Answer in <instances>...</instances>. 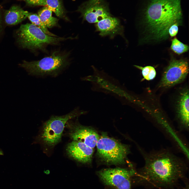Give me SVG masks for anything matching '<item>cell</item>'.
<instances>
[{
  "label": "cell",
  "instance_id": "6da1fadb",
  "mask_svg": "<svg viewBox=\"0 0 189 189\" xmlns=\"http://www.w3.org/2000/svg\"><path fill=\"white\" fill-rule=\"evenodd\" d=\"M144 158L145 165L138 176L142 183L157 188H170L185 176V163L168 151L154 152Z\"/></svg>",
  "mask_w": 189,
  "mask_h": 189
},
{
  "label": "cell",
  "instance_id": "8992f818",
  "mask_svg": "<svg viewBox=\"0 0 189 189\" xmlns=\"http://www.w3.org/2000/svg\"><path fill=\"white\" fill-rule=\"evenodd\" d=\"M96 146L102 159L107 163L116 165L123 164L129 151L128 146L105 135L99 138Z\"/></svg>",
  "mask_w": 189,
  "mask_h": 189
},
{
  "label": "cell",
  "instance_id": "4fadbf2b",
  "mask_svg": "<svg viewBox=\"0 0 189 189\" xmlns=\"http://www.w3.org/2000/svg\"><path fill=\"white\" fill-rule=\"evenodd\" d=\"M177 112L182 125L186 129L189 126V94L186 89L181 93L177 103Z\"/></svg>",
  "mask_w": 189,
  "mask_h": 189
},
{
  "label": "cell",
  "instance_id": "7a4b0ae2",
  "mask_svg": "<svg viewBox=\"0 0 189 189\" xmlns=\"http://www.w3.org/2000/svg\"><path fill=\"white\" fill-rule=\"evenodd\" d=\"M181 0H143L139 10L153 38H167L170 27L182 19Z\"/></svg>",
  "mask_w": 189,
  "mask_h": 189
},
{
  "label": "cell",
  "instance_id": "e0dca14e",
  "mask_svg": "<svg viewBox=\"0 0 189 189\" xmlns=\"http://www.w3.org/2000/svg\"><path fill=\"white\" fill-rule=\"evenodd\" d=\"M28 17L32 24L39 28L46 34L51 36H57L50 32L48 30L47 28L41 22L38 15L35 14L30 13Z\"/></svg>",
  "mask_w": 189,
  "mask_h": 189
},
{
  "label": "cell",
  "instance_id": "52a82bcc",
  "mask_svg": "<svg viewBox=\"0 0 189 189\" xmlns=\"http://www.w3.org/2000/svg\"><path fill=\"white\" fill-rule=\"evenodd\" d=\"M136 172L133 169L117 168L99 171L97 174L105 186L113 189H131L132 177Z\"/></svg>",
  "mask_w": 189,
  "mask_h": 189
},
{
  "label": "cell",
  "instance_id": "d6986e66",
  "mask_svg": "<svg viewBox=\"0 0 189 189\" xmlns=\"http://www.w3.org/2000/svg\"><path fill=\"white\" fill-rule=\"evenodd\" d=\"M134 66L142 71V73L144 78L148 80L153 79L156 75V71L154 67L151 66L142 67L136 65Z\"/></svg>",
  "mask_w": 189,
  "mask_h": 189
},
{
  "label": "cell",
  "instance_id": "3957f363",
  "mask_svg": "<svg viewBox=\"0 0 189 189\" xmlns=\"http://www.w3.org/2000/svg\"><path fill=\"white\" fill-rule=\"evenodd\" d=\"M17 34L19 44L23 48L33 50L44 51L49 45H57L61 41L72 38L50 36L32 23L21 25Z\"/></svg>",
  "mask_w": 189,
  "mask_h": 189
},
{
  "label": "cell",
  "instance_id": "ac0fdd59",
  "mask_svg": "<svg viewBox=\"0 0 189 189\" xmlns=\"http://www.w3.org/2000/svg\"><path fill=\"white\" fill-rule=\"evenodd\" d=\"M171 48L173 51L178 54L187 52L188 50L187 45L183 43L176 38L172 40Z\"/></svg>",
  "mask_w": 189,
  "mask_h": 189
},
{
  "label": "cell",
  "instance_id": "7c38bea8",
  "mask_svg": "<svg viewBox=\"0 0 189 189\" xmlns=\"http://www.w3.org/2000/svg\"><path fill=\"white\" fill-rule=\"evenodd\" d=\"M96 30L102 36H109L113 38L117 35L123 36V27L118 18L110 16L95 23Z\"/></svg>",
  "mask_w": 189,
  "mask_h": 189
},
{
  "label": "cell",
  "instance_id": "5bb4252c",
  "mask_svg": "<svg viewBox=\"0 0 189 189\" xmlns=\"http://www.w3.org/2000/svg\"><path fill=\"white\" fill-rule=\"evenodd\" d=\"M30 13L19 6H13L6 12L5 22L8 25H15L25 20Z\"/></svg>",
  "mask_w": 189,
  "mask_h": 189
},
{
  "label": "cell",
  "instance_id": "5b68a950",
  "mask_svg": "<svg viewBox=\"0 0 189 189\" xmlns=\"http://www.w3.org/2000/svg\"><path fill=\"white\" fill-rule=\"evenodd\" d=\"M77 109L61 116H53L44 124L41 139L45 145L53 147L61 140L65 125L70 120L81 114Z\"/></svg>",
  "mask_w": 189,
  "mask_h": 189
},
{
  "label": "cell",
  "instance_id": "44dd1931",
  "mask_svg": "<svg viewBox=\"0 0 189 189\" xmlns=\"http://www.w3.org/2000/svg\"><path fill=\"white\" fill-rule=\"evenodd\" d=\"M179 24H175L171 25L169 30V34L171 37L176 36L177 34L178 30V26Z\"/></svg>",
  "mask_w": 189,
  "mask_h": 189
},
{
  "label": "cell",
  "instance_id": "277c9868",
  "mask_svg": "<svg viewBox=\"0 0 189 189\" xmlns=\"http://www.w3.org/2000/svg\"><path fill=\"white\" fill-rule=\"evenodd\" d=\"M69 55L67 53L55 51L40 60L24 61L20 66L29 75L55 76L69 65Z\"/></svg>",
  "mask_w": 189,
  "mask_h": 189
},
{
  "label": "cell",
  "instance_id": "7402d4cb",
  "mask_svg": "<svg viewBox=\"0 0 189 189\" xmlns=\"http://www.w3.org/2000/svg\"><path fill=\"white\" fill-rule=\"evenodd\" d=\"M3 155V151L1 149H0V156Z\"/></svg>",
  "mask_w": 189,
  "mask_h": 189
},
{
  "label": "cell",
  "instance_id": "2e32d148",
  "mask_svg": "<svg viewBox=\"0 0 189 189\" xmlns=\"http://www.w3.org/2000/svg\"><path fill=\"white\" fill-rule=\"evenodd\" d=\"M45 6L58 17L66 19L62 0H45Z\"/></svg>",
  "mask_w": 189,
  "mask_h": 189
},
{
  "label": "cell",
  "instance_id": "9c48e42d",
  "mask_svg": "<svg viewBox=\"0 0 189 189\" xmlns=\"http://www.w3.org/2000/svg\"><path fill=\"white\" fill-rule=\"evenodd\" d=\"M188 72V62L184 60L171 61L164 72L160 87L168 88L182 81Z\"/></svg>",
  "mask_w": 189,
  "mask_h": 189
},
{
  "label": "cell",
  "instance_id": "8fae6325",
  "mask_svg": "<svg viewBox=\"0 0 189 189\" xmlns=\"http://www.w3.org/2000/svg\"><path fill=\"white\" fill-rule=\"evenodd\" d=\"M66 151L70 157L83 163L90 162L93 151L92 148L82 142L75 141L68 144Z\"/></svg>",
  "mask_w": 189,
  "mask_h": 189
},
{
  "label": "cell",
  "instance_id": "603a6c76",
  "mask_svg": "<svg viewBox=\"0 0 189 189\" xmlns=\"http://www.w3.org/2000/svg\"><path fill=\"white\" fill-rule=\"evenodd\" d=\"M185 189H189L188 185L185 188Z\"/></svg>",
  "mask_w": 189,
  "mask_h": 189
},
{
  "label": "cell",
  "instance_id": "ffe728a7",
  "mask_svg": "<svg viewBox=\"0 0 189 189\" xmlns=\"http://www.w3.org/2000/svg\"><path fill=\"white\" fill-rule=\"evenodd\" d=\"M24 1L31 6H45V0H17Z\"/></svg>",
  "mask_w": 189,
  "mask_h": 189
},
{
  "label": "cell",
  "instance_id": "ba28073f",
  "mask_svg": "<svg viewBox=\"0 0 189 189\" xmlns=\"http://www.w3.org/2000/svg\"><path fill=\"white\" fill-rule=\"evenodd\" d=\"M77 11L83 20L91 23L111 16L108 4L104 0H89L81 4Z\"/></svg>",
  "mask_w": 189,
  "mask_h": 189
},
{
  "label": "cell",
  "instance_id": "30bf717a",
  "mask_svg": "<svg viewBox=\"0 0 189 189\" xmlns=\"http://www.w3.org/2000/svg\"><path fill=\"white\" fill-rule=\"evenodd\" d=\"M67 123L69 129V134L72 141L82 142L93 149L96 146L99 137L95 131L76 122L68 121Z\"/></svg>",
  "mask_w": 189,
  "mask_h": 189
},
{
  "label": "cell",
  "instance_id": "9a60e30c",
  "mask_svg": "<svg viewBox=\"0 0 189 189\" xmlns=\"http://www.w3.org/2000/svg\"><path fill=\"white\" fill-rule=\"evenodd\" d=\"M52 12L45 7L40 9L38 13V15L41 23L49 28L57 26L58 24V19L52 16Z\"/></svg>",
  "mask_w": 189,
  "mask_h": 189
},
{
  "label": "cell",
  "instance_id": "cb8c5ba5",
  "mask_svg": "<svg viewBox=\"0 0 189 189\" xmlns=\"http://www.w3.org/2000/svg\"></svg>",
  "mask_w": 189,
  "mask_h": 189
}]
</instances>
